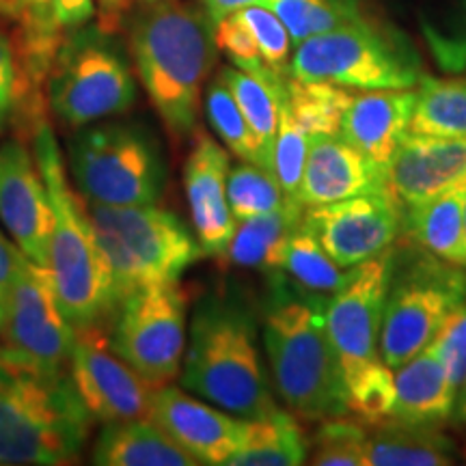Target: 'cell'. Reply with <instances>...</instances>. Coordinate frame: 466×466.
<instances>
[{"label": "cell", "instance_id": "1", "mask_svg": "<svg viewBox=\"0 0 466 466\" xmlns=\"http://www.w3.org/2000/svg\"><path fill=\"white\" fill-rule=\"evenodd\" d=\"M130 50L167 130L179 138L195 134L203 86L218 56L206 9L182 0L145 3L130 20Z\"/></svg>", "mask_w": 466, "mask_h": 466}, {"label": "cell", "instance_id": "2", "mask_svg": "<svg viewBox=\"0 0 466 466\" xmlns=\"http://www.w3.org/2000/svg\"><path fill=\"white\" fill-rule=\"evenodd\" d=\"M35 158L52 206L48 270L63 311L74 329L106 322L116 309L108 261L93 231L85 199L69 186L63 156L48 121L33 137Z\"/></svg>", "mask_w": 466, "mask_h": 466}, {"label": "cell", "instance_id": "3", "mask_svg": "<svg viewBox=\"0 0 466 466\" xmlns=\"http://www.w3.org/2000/svg\"><path fill=\"white\" fill-rule=\"evenodd\" d=\"M91 423L69 371L44 374L0 354V466L78 462Z\"/></svg>", "mask_w": 466, "mask_h": 466}, {"label": "cell", "instance_id": "4", "mask_svg": "<svg viewBox=\"0 0 466 466\" xmlns=\"http://www.w3.org/2000/svg\"><path fill=\"white\" fill-rule=\"evenodd\" d=\"M182 384L240 419L264 417L277 408L261 365L255 322L227 302H203L195 313Z\"/></svg>", "mask_w": 466, "mask_h": 466}, {"label": "cell", "instance_id": "5", "mask_svg": "<svg viewBox=\"0 0 466 466\" xmlns=\"http://www.w3.org/2000/svg\"><path fill=\"white\" fill-rule=\"evenodd\" d=\"M264 346L277 393L296 417L326 421L348 415L346 378L322 309L300 300L279 302L266 316Z\"/></svg>", "mask_w": 466, "mask_h": 466}, {"label": "cell", "instance_id": "6", "mask_svg": "<svg viewBox=\"0 0 466 466\" xmlns=\"http://www.w3.org/2000/svg\"><path fill=\"white\" fill-rule=\"evenodd\" d=\"M86 208L113 275L116 305L138 289L179 281L186 268L203 258L199 240L184 220L156 203Z\"/></svg>", "mask_w": 466, "mask_h": 466}, {"label": "cell", "instance_id": "7", "mask_svg": "<svg viewBox=\"0 0 466 466\" xmlns=\"http://www.w3.org/2000/svg\"><path fill=\"white\" fill-rule=\"evenodd\" d=\"M288 74L360 91L415 89L423 78V66L400 31L360 17L296 44Z\"/></svg>", "mask_w": 466, "mask_h": 466}, {"label": "cell", "instance_id": "8", "mask_svg": "<svg viewBox=\"0 0 466 466\" xmlns=\"http://www.w3.org/2000/svg\"><path fill=\"white\" fill-rule=\"evenodd\" d=\"M69 171L86 203L151 206L165 188L160 151L137 124H104L74 134Z\"/></svg>", "mask_w": 466, "mask_h": 466}, {"label": "cell", "instance_id": "9", "mask_svg": "<svg viewBox=\"0 0 466 466\" xmlns=\"http://www.w3.org/2000/svg\"><path fill=\"white\" fill-rule=\"evenodd\" d=\"M137 100L130 63L113 33L80 26L67 33L48 80V102L63 126L85 127L126 113Z\"/></svg>", "mask_w": 466, "mask_h": 466}, {"label": "cell", "instance_id": "10", "mask_svg": "<svg viewBox=\"0 0 466 466\" xmlns=\"http://www.w3.org/2000/svg\"><path fill=\"white\" fill-rule=\"evenodd\" d=\"M464 300L466 268L428 250L400 268L393 261L380 330L384 363L395 370L417 357Z\"/></svg>", "mask_w": 466, "mask_h": 466}, {"label": "cell", "instance_id": "11", "mask_svg": "<svg viewBox=\"0 0 466 466\" xmlns=\"http://www.w3.org/2000/svg\"><path fill=\"white\" fill-rule=\"evenodd\" d=\"M188 294L179 281L151 285L116 305L110 346L149 384L160 389L182 374Z\"/></svg>", "mask_w": 466, "mask_h": 466}, {"label": "cell", "instance_id": "12", "mask_svg": "<svg viewBox=\"0 0 466 466\" xmlns=\"http://www.w3.org/2000/svg\"><path fill=\"white\" fill-rule=\"evenodd\" d=\"M74 326L58 302L48 268L25 255L0 326V354L44 374H66Z\"/></svg>", "mask_w": 466, "mask_h": 466}, {"label": "cell", "instance_id": "13", "mask_svg": "<svg viewBox=\"0 0 466 466\" xmlns=\"http://www.w3.org/2000/svg\"><path fill=\"white\" fill-rule=\"evenodd\" d=\"M395 253L384 250L363 261L339 289L330 296L324 311L326 330L339 359L346 384L380 360V330L391 285Z\"/></svg>", "mask_w": 466, "mask_h": 466}, {"label": "cell", "instance_id": "14", "mask_svg": "<svg viewBox=\"0 0 466 466\" xmlns=\"http://www.w3.org/2000/svg\"><path fill=\"white\" fill-rule=\"evenodd\" d=\"M69 378L93 421L149 419L154 391L110 346L104 322L74 329Z\"/></svg>", "mask_w": 466, "mask_h": 466}, {"label": "cell", "instance_id": "15", "mask_svg": "<svg viewBox=\"0 0 466 466\" xmlns=\"http://www.w3.org/2000/svg\"><path fill=\"white\" fill-rule=\"evenodd\" d=\"M300 220L335 264L357 268L393 247L401 231V206L391 192H378L305 208Z\"/></svg>", "mask_w": 466, "mask_h": 466}, {"label": "cell", "instance_id": "16", "mask_svg": "<svg viewBox=\"0 0 466 466\" xmlns=\"http://www.w3.org/2000/svg\"><path fill=\"white\" fill-rule=\"evenodd\" d=\"M0 223L28 259L48 268L50 195L37 158L22 138L0 143Z\"/></svg>", "mask_w": 466, "mask_h": 466}, {"label": "cell", "instance_id": "17", "mask_svg": "<svg viewBox=\"0 0 466 466\" xmlns=\"http://www.w3.org/2000/svg\"><path fill=\"white\" fill-rule=\"evenodd\" d=\"M227 151L209 134L195 130L192 149L184 167V188L195 236L208 258H223L238 225L227 199Z\"/></svg>", "mask_w": 466, "mask_h": 466}, {"label": "cell", "instance_id": "18", "mask_svg": "<svg viewBox=\"0 0 466 466\" xmlns=\"http://www.w3.org/2000/svg\"><path fill=\"white\" fill-rule=\"evenodd\" d=\"M391 192L387 168L367 158L337 134H313L296 201L302 208L326 206L352 197ZM393 195V192H391Z\"/></svg>", "mask_w": 466, "mask_h": 466}, {"label": "cell", "instance_id": "19", "mask_svg": "<svg viewBox=\"0 0 466 466\" xmlns=\"http://www.w3.org/2000/svg\"><path fill=\"white\" fill-rule=\"evenodd\" d=\"M149 419L158 423L186 453H190L197 464H227L231 453L238 450L242 434L240 417L223 408L208 406L206 401L171 384L154 391Z\"/></svg>", "mask_w": 466, "mask_h": 466}, {"label": "cell", "instance_id": "20", "mask_svg": "<svg viewBox=\"0 0 466 466\" xmlns=\"http://www.w3.org/2000/svg\"><path fill=\"white\" fill-rule=\"evenodd\" d=\"M389 188L401 208L432 199L466 182V137L406 132L387 167Z\"/></svg>", "mask_w": 466, "mask_h": 466}, {"label": "cell", "instance_id": "21", "mask_svg": "<svg viewBox=\"0 0 466 466\" xmlns=\"http://www.w3.org/2000/svg\"><path fill=\"white\" fill-rule=\"evenodd\" d=\"M415 102V89L354 93L343 115L339 137L387 168L410 126Z\"/></svg>", "mask_w": 466, "mask_h": 466}, {"label": "cell", "instance_id": "22", "mask_svg": "<svg viewBox=\"0 0 466 466\" xmlns=\"http://www.w3.org/2000/svg\"><path fill=\"white\" fill-rule=\"evenodd\" d=\"M395 404L391 419L410 425L441 428L453 419L458 393L432 343L417 357L395 367Z\"/></svg>", "mask_w": 466, "mask_h": 466}, {"label": "cell", "instance_id": "23", "mask_svg": "<svg viewBox=\"0 0 466 466\" xmlns=\"http://www.w3.org/2000/svg\"><path fill=\"white\" fill-rule=\"evenodd\" d=\"M100 466H199L151 419L106 423L93 445Z\"/></svg>", "mask_w": 466, "mask_h": 466}, {"label": "cell", "instance_id": "24", "mask_svg": "<svg viewBox=\"0 0 466 466\" xmlns=\"http://www.w3.org/2000/svg\"><path fill=\"white\" fill-rule=\"evenodd\" d=\"M466 182L447 188L419 206L404 208L401 229L419 248L450 264H464Z\"/></svg>", "mask_w": 466, "mask_h": 466}, {"label": "cell", "instance_id": "25", "mask_svg": "<svg viewBox=\"0 0 466 466\" xmlns=\"http://www.w3.org/2000/svg\"><path fill=\"white\" fill-rule=\"evenodd\" d=\"M302 208L296 199H288L281 209L242 220L236 225L225 255L231 264L261 272L283 270L285 244L302 218Z\"/></svg>", "mask_w": 466, "mask_h": 466}, {"label": "cell", "instance_id": "26", "mask_svg": "<svg viewBox=\"0 0 466 466\" xmlns=\"http://www.w3.org/2000/svg\"><path fill=\"white\" fill-rule=\"evenodd\" d=\"M307 458L300 425L289 412L275 408L264 417L242 419L240 442L227 466H299Z\"/></svg>", "mask_w": 466, "mask_h": 466}, {"label": "cell", "instance_id": "27", "mask_svg": "<svg viewBox=\"0 0 466 466\" xmlns=\"http://www.w3.org/2000/svg\"><path fill=\"white\" fill-rule=\"evenodd\" d=\"M453 445L439 428L384 421L367 434L365 466H447L453 464Z\"/></svg>", "mask_w": 466, "mask_h": 466}, {"label": "cell", "instance_id": "28", "mask_svg": "<svg viewBox=\"0 0 466 466\" xmlns=\"http://www.w3.org/2000/svg\"><path fill=\"white\" fill-rule=\"evenodd\" d=\"M218 76L229 86L242 115L247 116L250 130L258 137L264 167L272 171V149H275L277 141L288 74H277L272 69L253 74L238 67H225Z\"/></svg>", "mask_w": 466, "mask_h": 466}, {"label": "cell", "instance_id": "29", "mask_svg": "<svg viewBox=\"0 0 466 466\" xmlns=\"http://www.w3.org/2000/svg\"><path fill=\"white\" fill-rule=\"evenodd\" d=\"M408 132L432 137H466V76L430 78L417 89Z\"/></svg>", "mask_w": 466, "mask_h": 466}, {"label": "cell", "instance_id": "30", "mask_svg": "<svg viewBox=\"0 0 466 466\" xmlns=\"http://www.w3.org/2000/svg\"><path fill=\"white\" fill-rule=\"evenodd\" d=\"M288 104L294 119L309 137L313 134H329L337 137L341 130L343 115L354 93L346 86L322 83V80H299L288 74L285 80Z\"/></svg>", "mask_w": 466, "mask_h": 466}, {"label": "cell", "instance_id": "31", "mask_svg": "<svg viewBox=\"0 0 466 466\" xmlns=\"http://www.w3.org/2000/svg\"><path fill=\"white\" fill-rule=\"evenodd\" d=\"M283 270L305 289L333 296L348 281L354 268L335 264L333 258L318 242V238L300 220L285 244Z\"/></svg>", "mask_w": 466, "mask_h": 466}, {"label": "cell", "instance_id": "32", "mask_svg": "<svg viewBox=\"0 0 466 466\" xmlns=\"http://www.w3.org/2000/svg\"><path fill=\"white\" fill-rule=\"evenodd\" d=\"M261 5L283 22L294 46L365 17L357 0H264Z\"/></svg>", "mask_w": 466, "mask_h": 466}, {"label": "cell", "instance_id": "33", "mask_svg": "<svg viewBox=\"0 0 466 466\" xmlns=\"http://www.w3.org/2000/svg\"><path fill=\"white\" fill-rule=\"evenodd\" d=\"M227 199H229L231 214L238 223L275 212L288 203V197H285L275 173L266 167L253 165V162L229 168Z\"/></svg>", "mask_w": 466, "mask_h": 466}, {"label": "cell", "instance_id": "34", "mask_svg": "<svg viewBox=\"0 0 466 466\" xmlns=\"http://www.w3.org/2000/svg\"><path fill=\"white\" fill-rule=\"evenodd\" d=\"M206 115L212 130L223 141L233 156L244 162L264 167V156H261L258 137L250 130L247 116L242 115L236 97L231 96L229 86L223 78L214 80L206 93Z\"/></svg>", "mask_w": 466, "mask_h": 466}, {"label": "cell", "instance_id": "35", "mask_svg": "<svg viewBox=\"0 0 466 466\" xmlns=\"http://www.w3.org/2000/svg\"><path fill=\"white\" fill-rule=\"evenodd\" d=\"M348 387V408L360 423L380 425L391 419L395 404L393 370L380 359L354 378Z\"/></svg>", "mask_w": 466, "mask_h": 466}, {"label": "cell", "instance_id": "36", "mask_svg": "<svg viewBox=\"0 0 466 466\" xmlns=\"http://www.w3.org/2000/svg\"><path fill=\"white\" fill-rule=\"evenodd\" d=\"M311 441L309 462L316 466H365L367 432L363 425L343 421V417L319 421Z\"/></svg>", "mask_w": 466, "mask_h": 466}, {"label": "cell", "instance_id": "37", "mask_svg": "<svg viewBox=\"0 0 466 466\" xmlns=\"http://www.w3.org/2000/svg\"><path fill=\"white\" fill-rule=\"evenodd\" d=\"M307 149L309 134L302 130L299 121L291 115L288 104V89H285L281 116H279L277 141L275 149H272V173H275V177L279 179V184H281L288 199H296V195H299L302 171H305Z\"/></svg>", "mask_w": 466, "mask_h": 466}, {"label": "cell", "instance_id": "38", "mask_svg": "<svg viewBox=\"0 0 466 466\" xmlns=\"http://www.w3.org/2000/svg\"><path fill=\"white\" fill-rule=\"evenodd\" d=\"M236 14L253 33L266 66L277 74H288L291 37L283 22L264 5H250Z\"/></svg>", "mask_w": 466, "mask_h": 466}, {"label": "cell", "instance_id": "39", "mask_svg": "<svg viewBox=\"0 0 466 466\" xmlns=\"http://www.w3.org/2000/svg\"><path fill=\"white\" fill-rule=\"evenodd\" d=\"M96 15L93 0H22L20 14L15 20L46 25L58 31L72 33L76 28L89 25Z\"/></svg>", "mask_w": 466, "mask_h": 466}, {"label": "cell", "instance_id": "40", "mask_svg": "<svg viewBox=\"0 0 466 466\" xmlns=\"http://www.w3.org/2000/svg\"><path fill=\"white\" fill-rule=\"evenodd\" d=\"M214 39H217L218 50L225 52V56L233 63V67L253 74L270 69L264 63L253 33L248 31V26L238 17V14L227 15L214 25Z\"/></svg>", "mask_w": 466, "mask_h": 466}, {"label": "cell", "instance_id": "41", "mask_svg": "<svg viewBox=\"0 0 466 466\" xmlns=\"http://www.w3.org/2000/svg\"><path fill=\"white\" fill-rule=\"evenodd\" d=\"M430 343L439 352L447 378L458 393L466 378V300L445 319Z\"/></svg>", "mask_w": 466, "mask_h": 466}, {"label": "cell", "instance_id": "42", "mask_svg": "<svg viewBox=\"0 0 466 466\" xmlns=\"http://www.w3.org/2000/svg\"><path fill=\"white\" fill-rule=\"evenodd\" d=\"M423 33L436 63L445 72H466V0H460L458 15L453 17V25L450 28L425 25Z\"/></svg>", "mask_w": 466, "mask_h": 466}, {"label": "cell", "instance_id": "43", "mask_svg": "<svg viewBox=\"0 0 466 466\" xmlns=\"http://www.w3.org/2000/svg\"><path fill=\"white\" fill-rule=\"evenodd\" d=\"M17 100V61L14 44L0 35V132L11 124Z\"/></svg>", "mask_w": 466, "mask_h": 466}, {"label": "cell", "instance_id": "44", "mask_svg": "<svg viewBox=\"0 0 466 466\" xmlns=\"http://www.w3.org/2000/svg\"><path fill=\"white\" fill-rule=\"evenodd\" d=\"M22 259H25V253L15 247V242L5 238V233H0V326H3L5 313H7L9 296L17 272H20Z\"/></svg>", "mask_w": 466, "mask_h": 466}, {"label": "cell", "instance_id": "45", "mask_svg": "<svg viewBox=\"0 0 466 466\" xmlns=\"http://www.w3.org/2000/svg\"><path fill=\"white\" fill-rule=\"evenodd\" d=\"M100 5V26L104 33H116L119 31L121 22L127 7H130V0H97Z\"/></svg>", "mask_w": 466, "mask_h": 466}, {"label": "cell", "instance_id": "46", "mask_svg": "<svg viewBox=\"0 0 466 466\" xmlns=\"http://www.w3.org/2000/svg\"><path fill=\"white\" fill-rule=\"evenodd\" d=\"M201 7L206 9L209 20L217 25V22L223 20V17L236 14L244 7H250V5H261L264 0H199Z\"/></svg>", "mask_w": 466, "mask_h": 466}, {"label": "cell", "instance_id": "47", "mask_svg": "<svg viewBox=\"0 0 466 466\" xmlns=\"http://www.w3.org/2000/svg\"><path fill=\"white\" fill-rule=\"evenodd\" d=\"M453 419L460 425H466V378L462 382V387H460L458 391V400H456V410H453Z\"/></svg>", "mask_w": 466, "mask_h": 466}, {"label": "cell", "instance_id": "48", "mask_svg": "<svg viewBox=\"0 0 466 466\" xmlns=\"http://www.w3.org/2000/svg\"><path fill=\"white\" fill-rule=\"evenodd\" d=\"M22 0H0V17H7V20H15V15L20 14Z\"/></svg>", "mask_w": 466, "mask_h": 466}, {"label": "cell", "instance_id": "49", "mask_svg": "<svg viewBox=\"0 0 466 466\" xmlns=\"http://www.w3.org/2000/svg\"><path fill=\"white\" fill-rule=\"evenodd\" d=\"M462 268H466V203H464V264Z\"/></svg>", "mask_w": 466, "mask_h": 466}, {"label": "cell", "instance_id": "50", "mask_svg": "<svg viewBox=\"0 0 466 466\" xmlns=\"http://www.w3.org/2000/svg\"><path fill=\"white\" fill-rule=\"evenodd\" d=\"M143 3H158V0H143Z\"/></svg>", "mask_w": 466, "mask_h": 466}]
</instances>
